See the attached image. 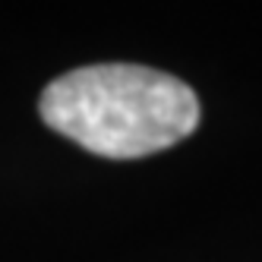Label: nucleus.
I'll use <instances>...</instances> for the list:
<instances>
[{
	"label": "nucleus",
	"mask_w": 262,
	"mask_h": 262,
	"mask_svg": "<svg viewBox=\"0 0 262 262\" xmlns=\"http://www.w3.org/2000/svg\"><path fill=\"white\" fill-rule=\"evenodd\" d=\"M41 120L101 158H145L199 126L196 92L171 73L139 63L70 70L41 92Z\"/></svg>",
	"instance_id": "nucleus-1"
}]
</instances>
